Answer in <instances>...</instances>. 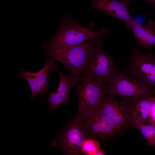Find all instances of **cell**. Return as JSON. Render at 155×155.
Here are the masks:
<instances>
[{"mask_svg":"<svg viewBox=\"0 0 155 155\" xmlns=\"http://www.w3.org/2000/svg\"><path fill=\"white\" fill-rule=\"evenodd\" d=\"M59 18L61 24L51 39L43 44L44 49H57L100 40L103 36H108L111 32L104 28L99 30H95L93 22L83 27L68 13L60 16Z\"/></svg>","mask_w":155,"mask_h":155,"instance_id":"6da1fadb","label":"cell"},{"mask_svg":"<svg viewBox=\"0 0 155 155\" xmlns=\"http://www.w3.org/2000/svg\"><path fill=\"white\" fill-rule=\"evenodd\" d=\"M102 40L57 49H44L48 58L60 62L64 69L73 76H79L82 74L93 48Z\"/></svg>","mask_w":155,"mask_h":155,"instance_id":"7a4b0ae2","label":"cell"},{"mask_svg":"<svg viewBox=\"0 0 155 155\" xmlns=\"http://www.w3.org/2000/svg\"><path fill=\"white\" fill-rule=\"evenodd\" d=\"M81 84L77 85L78 100L76 117L82 120L89 117L108 94V86L91 76L83 75Z\"/></svg>","mask_w":155,"mask_h":155,"instance_id":"3957f363","label":"cell"},{"mask_svg":"<svg viewBox=\"0 0 155 155\" xmlns=\"http://www.w3.org/2000/svg\"><path fill=\"white\" fill-rule=\"evenodd\" d=\"M149 51L144 53L137 46H133L122 72L146 86L155 89V55Z\"/></svg>","mask_w":155,"mask_h":155,"instance_id":"277c9868","label":"cell"},{"mask_svg":"<svg viewBox=\"0 0 155 155\" xmlns=\"http://www.w3.org/2000/svg\"><path fill=\"white\" fill-rule=\"evenodd\" d=\"M103 43L102 40L93 48L82 75L92 76L108 86L118 70L114 57L102 46Z\"/></svg>","mask_w":155,"mask_h":155,"instance_id":"5b68a950","label":"cell"},{"mask_svg":"<svg viewBox=\"0 0 155 155\" xmlns=\"http://www.w3.org/2000/svg\"><path fill=\"white\" fill-rule=\"evenodd\" d=\"M108 94L131 101L142 96H155V89L147 87L118 71L109 83Z\"/></svg>","mask_w":155,"mask_h":155,"instance_id":"8992f818","label":"cell"},{"mask_svg":"<svg viewBox=\"0 0 155 155\" xmlns=\"http://www.w3.org/2000/svg\"><path fill=\"white\" fill-rule=\"evenodd\" d=\"M83 120L76 117L62 131L53 146H59L63 154L77 155L82 154V146L88 137Z\"/></svg>","mask_w":155,"mask_h":155,"instance_id":"52a82bcc","label":"cell"},{"mask_svg":"<svg viewBox=\"0 0 155 155\" xmlns=\"http://www.w3.org/2000/svg\"><path fill=\"white\" fill-rule=\"evenodd\" d=\"M131 101L115 100L114 96H105L96 109L111 120L121 131L127 125L129 105Z\"/></svg>","mask_w":155,"mask_h":155,"instance_id":"ba28073f","label":"cell"},{"mask_svg":"<svg viewBox=\"0 0 155 155\" xmlns=\"http://www.w3.org/2000/svg\"><path fill=\"white\" fill-rule=\"evenodd\" d=\"M55 61L48 58L45 61L44 67L35 72H30L23 69L20 70L19 76L26 79L29 84L32 92L31 99L35 96L47 92L49 74L58 69L55 64Z\"/></svg>","mask_w":155,"mask_h":155,"instance_id":"9c48e42d","label":"cell"},{"mask_svg":"<svg viewBox=\"0 0 155 155\" xmlns=\"http://www.w3.org/2000/svg\"><path fill=\"white\" fill-rule=\"evenodd\" d=\"M82 120L87 134L96 137L107 138L121 131L111 120L97 110Z\"/></svg>","mask_w":155,"mask_h":155,"instance_id":"30bf717a","label":"cell"},{"mask_svg":"<svg viewBox=\"0 0 155 155\" xmlns=\"http://www.w3.org/2000/svg\"><path fill=\"white\" fill-rule=\"evenodd\" d=\"M57 71L60 78L59 83L57 89L50 94L47 100L51 113L61 104L69 103V96L71 89L77 84L80 83L83 78V75L69 76L59 69Z\"/></svg>","mask_w":155,"mask_h":155,"instance_id":"8fae6325","label":"cell"},{"mask_svg":"<svg viewBox=\"0 0 155 155\" xmlns=\"http://www.w3.org/2000/svg\"><path fill=\"white\" fill-rule=\"evenodd\" d=\"M131 0H92L90 10L100 11L108 16L129 22L133 19L129 3Z\"/></svg>","mask_w":155,"mask_h":155,"instance_id":"7c38bea8","label":"cell"},{"mask_svg":"<svg viewBox=\"0 0 155 155\" xmlns=\"http://www.w3.org/2000/svg\"><path fill=\"white\" fill-rule=\"evenodd\" d=\"M155 96H142L132 100L130 103L127 125L137 129L148 118Z\"/></svg>","mask_w":155,"mask_h":155,"instance_id":"4fadbf2b","label":"cell"},{"mask_svg":"<svg viewBox=\"0 0 155 155\" xmlns=\"http://www.w3.org/2000/svg\"><path fill=\"white\" fill-rule=\"evenodd\" d=\"M124 28L132 33L136 46L149 51L155 46V23L152 20H149L147 24L144 25L136 23L133 19L126 22Z\"/></svg>","mask_w":155,"mask_h":155,"instance_id":"5bb4252c","label":"cell"},{"mask_svg":"<svg viewBox=\"0 0 155 155\" xmlns=\"http://www.w3.org/2000/svg\"><path fill=\"white\" fill-rule=\"evenodd\" d=\"M147 142V144L155 148V125L142 124L138 127Z\"/></svg>","mask_w":155,"mask_h":155,"instance_id":"9a60e30c","label":"cell"},{"mask_svg":"<svg viewBox=\"0 0 155 155\" xmlns=\"http://www.w3.org/2000/svg\"><path fill=\"white\" fill-rule=\"evenodd\" d=\"M100 143L92 138L88 137L83 142L81 149L82 154L95 155L100 149Z\"/></svg>","mask_w":155,"mask_h":155,"instance_id":"2e32d148","label":"cell"},{"mask_svg":"<svg viewBox=\"0 0 155 155\" xmlns=\"http://www.w3.org/2000/svg\"><path fill=\"white\" fill-rule=\"evenodd\" d=\"M145 122L148 124L155 125V102L154 101L152 105L149 116Z\"/></svg>","mask_w":155,"mask_h":155,"instance_id":"e0dca14e","label":"cell"},{"mask_svg":"<svg viewBox=\"0 0 155 155\" xmlns=\"http://www.w3.org/2000/svg\"><path fill=\"white\" fill-rule=\"evenodd\" d=\"M146 2L150 4L152 6L155 8V0H144Z\"/></svg>","mask_w":155,"mask_h":155,"instance_id":"ac0fdd59","label":"cell"},{"mask_svg":"<svg viewBox=\"0 0 155 155\" xmlns=\"http://www.w3.org/2000/svg\"><path fill=\"white\" fill-rule=\"evenodd\" d=\"M106 154L105 152L102 150L99 149L95 153V155H104Z\"/></svg>","mask_w":155,"mask_h":155,"instance_id":"d6986e66","label":"cell"},{"mask_svg":"<svg viewBox=\"0 0 155 155\" xmlns=\"http://www.w3.org/2000/svg\"><path fill=\"white\" fill-rule=\"evenodd\" d=\"M155 102V99H154V100Z\"/></svg>","mask_w":155,"mask_h":155,"instance_id":"ffe728a7","label":"cell"}]
</instances>
